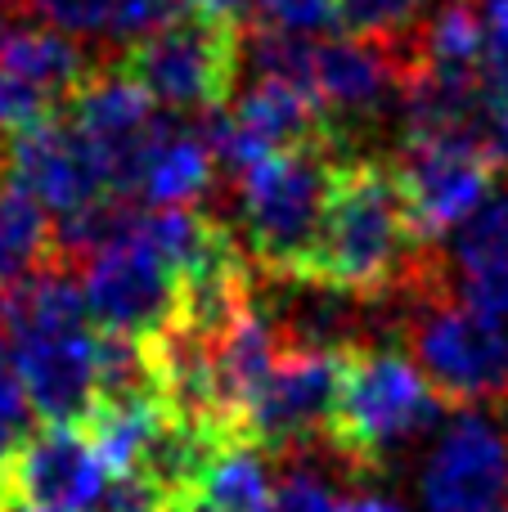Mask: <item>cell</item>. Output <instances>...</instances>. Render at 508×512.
<instances>
[{"label":"cell","instance_id":"1","mask_svg":"<svg viewBox=\"0 0 508 512\" xmlns=\"http://www.w3.org/2000/svg\"><path fill=\"white\" fill-rule=\"evenodd\" d=\"M441 252L423 248L405 221L392 162L378 153L342 158L329 221L306 283H324L356 301H401L441 270Z\"/></svg>","mask_w":508,"mask_h":512},{"label":"cell","instance_id":"2","mask_svg":"<svg viewBox=\"0 0 508 512\" xmlns=\"http://www.w3.org/2000/svg\"><path fill=\"white\" fill-rule=\"evenodd\" d=\"M9 346L36 418L81 427L95 414V324L72 270H50L9 292Z\"/></svg>","mask_w":508,"mask_h":512},{"label":"cell","instance_id":"3","mask_svg":"<svg viewBox=\"0 0 508 512\" xmlns=\"http://www.w3.org/2000/svg\"><path fill=\"white\" fill-rule=\"evenodd\" d=\"M396 306V333L441 405L459 414L486 405L508 409V319L468 306L455 292L450 265H441Z\"/></svg>","mask_w":508,"mask_h":512},{"label":"cell","instance_id":"4","mask_svg":"<svg viewBox=\"0 0 508 512\" xmlns=\"http://www.w3.org/2000/svg\"><path fill=\"white\" fill-rule=\"evenodd\" d=\"M342 153L333 144L279 149L234 180L239 243L261 279H306L329 221Z\"/></svg>","mask_w":508,"mask_h":512},{"label":"cell","instance_id":"5","mask_svg":"<svg viewBox=\"0 0 508 512\" xmlns=\"http://www.w3.org/2000/svg\"><path fill=\"white\" fill-rule=\"evenodd\" d=\"M441 396L428 387L414 360L396 346H356L342 360V387L329 423V450L356 477H378L392 468V454L405 450L441 418Z\"/></svg>","mask_w":508,"mask_h":512},{"label":"cell","instance_id":"6","mask_svg":"<svg viewBox=\"0 0 508 512\" xmlns=\"http://www.w3.org/2000/svg\"><path fill=\"white\" fill-rule=\"evenodd\" d=\"M243 36H248V23L212 18L189 5L144 41L117 50L113 63L153 104L212 117L225 113L243 72Z\"/></svg>","mask_w":508,"mask_h":512},{"label":"cell","instance_id":"7","mask_svg":"<svg viewBox=\"0 0 508 512\" xmlns=\"http://www.w3.org/2000/svg\"><path fill=\"white\" fill-rule=\"evenodd\" d=\"M387 162L401 189L405 221L423 248H437L450 230L473 221L495 198V185L504 176V162L477 135L405 140L401 153Z\"/></svg>","mask_w":508,"mask_h":512},{"label":"cell","instance_id":"8","mask_svg":"<svg viewBox=\"0 0 508 512\" xmlns=\"http://www.w3.org/2000/svg\"><path fill=\"white\" fill-rule=\"evenodd\" d=\"M63 113L81 131V140L90 144L99 171H104L108 194L140 198L149 153L158 144L162 126H167L158 122V104L108 59L86 72V81L68 95Z\"/></svg>","mask_w":508,"mask_h":512},{"label":"cell","instance_id":"9","mask_svg":"<svg viewBox=\"0 0 508 512\" xmlns=\"http://www.w3.org/2000/svg\"><path fill=\"white\" fill-rule=\"evenodd\" d=\"M347 351H284L266 391L243 418V441L266 459H302L329 441Z\"/></svg>","mask_w":508,"mask_h":512},{"label":"cell","instance_id":"10","mask_svg":"<svg viewBox=\"0 0 508 512\" xmlns=\"http://www.w3.org/2000/svg\"><path fill=\"white\" fill-rule=\"evenodd\" d=\"M81 297L99 333L153 337L180 310V274L144 243L140 221L81 265Z\"/></svg>","mask_w":508,"mask_h":512},{"label":"cell","instance_id":"11","mask_svg":"<svg viewBox=\"0 0 508 512\" xmlns=\"http://www.w3.org/2000/svg\"><path fill=\"white\" fill-rule=\"evenodd\" d=\"M0 176L9 185H18L23 194H32L45 212H59V221L86 212L99 198H113L95 153H90V144L81 140V131L68 122L63 108L23 126V131L5 135Z\"/></svg>","mask_w":508,"mask_h":512},{"label":"cell","instance_id":"12","mask_svg":"<svg viewBox=\"0 0 508 512\" xmlns=\"http://www.w3.org/2000/svg\"><path fill=\"white\" fill-rule=\"evenodd\" d=\"M108 486L86 427H36L9 459H0V499L41 512H90Z\"/></svg>","mask_w":508,"mask_h":512},{"label":"cell","instance_id":"13","mask_svg":"<svg viewBox=\"0 0 508 512\" xmlns=\"http://www.w3.org/2000/svg\"><path fill=\"white\" fill-rule=\"evenodd\" d=\"M428 512H508V432L482 409H464L441 432L423 468Z\"/></svg>","mask_w":508,"mask_h":512},{"label":"cell","instance_id":"14","mask_svg":"<svg viewBox=\"0 0 508 512\" xmlns=\"http://www.w3.org/2000/svg\"><path fill=\"white\" fill-rule=\"evenodd\" d=\"M180 9H189V0H27V14L36 23L77 41H108L122 50L171 23Z\"/></svg>","mask_w":508,"mask_h":512},{"label":"cell","instance_id":"15","mask_svg":"<svg viewBox=\"0 0 508 512\" xmlns=\"http://www.w3.org/2000/svg\"><path fill=\"white\" fill-rule=\"evenodd\" d=\"M90 68H95V59L86 54V45L45 23H18L0 36V72L14 81H27L59 108L86 81Z\"/></svg>","mask_w":508,"mask_h":512},{"label":"cell","instance_id":"16","mask_svg":"<svg viewBox=\"0 0 508 512\" xmlns=\"http://www.w3.org/2000/svg\"><path fill=\"white\" fill-rule=\"evenodd\" d=\"M50 270H68L59 256V225L32 194L0 176V297Z\"/></svg>","mask_w":508,"mask_h":512},{"label":"cell","instance_id":"17","mask_svg":"<svg viewBox=\"0 0 508 512\" xmlns=\"http://www.w3.org/2000/svg\"><path fill=\"white\" fill-rule=\"evenodd\" d=\"M216 158L207 149L203 131H180V126H162L158 144L144 167L140 198L149 212H171V207H203V198L216 185Z\"/></svg>","mask_w":508,"mask_h":512},{"label":"cell","instance_id":"18","mask_svg":"<svg viewBox=\"0 0 508 512\" xmlns=\"http://www.w3.org/2000/svg\"><path fill=\"white\" fill-rule=\"evenodd\" d=\"M270 499V463L257 445H248L243 436L225 441L212 454L207 472L198 477L194 495L185 504H176L180 512H261Z\"/></svg>","mask_w":508,"mask_h":512},{"label":"cell","instance_id":"19","mask_svg":"<svg viewBox=\"0 0 508 512\" xmlns=\"http://www.w3.org/2000/svg\"><path fill=\"white\" fill-rule=\"evenodd\" d=\"M432 9H437V0H338V18L347 36H365V41L383 45H405Z\"/></svg>","mask_w":508,"mask_h":512},{"label":"cell","instance_id":"20","mask_svg":"<svg viewBox=\"0 0 508 512\" xmlns=\"http://www.w3.org/2000/svg\"><path fill=\"white\" fill-rule=\"evenodd\" d=\"M450 256H455L459 279H464V274L504 270L508 265V194H495L473 221L459 225Z\"/></svg>","mask_w":508,"mask_h":512},{"label":"cell","instance_id":"21","mask_svg":"<svg viewBox=\"0 0 508 512\" xmlns=\"http://www.w3.org/2000/svg\"><path fill=\"white\" fill-rule=\"evenodd\" d=\"M32 432H36V409L23 391V378H18L14 346H9V306L0 297V459H9Z\"/></svg>","mask_w":508,"mask_h":512},{"label":"cell","instance_id":"22","mask_svg":"<svg viewBox=\"0 0 508 512\" xmlns=\"http://www.w3.org/2000/svg\"><path fill=\"white\" fill-rule=\"evenodd\" d=\"M252 23L275 27L288 36H324L333 27H342L338 18V0H252Z\"/></svg>","mask_w":508,"mask_h":512},{"label":"cell","instance_id":"23","mask_svg":"<svg viewBox=\"0 0 508 512\" xmlns=\"http://www.w3.org/2000/svg\"><path fill=\"white\" fill-rule=\"evenodd\" d=\"M338 499H333L329 481L315 477L311 468H293L279 486H270V499L261 512H333Z\"/></svg>","mask_w":508,"mask_h":512},{"label":"cell","instance_id":"24","mask_svg":"<svg viewBox=\"0 0 508 512\" xmlns=\"http://www.w3.org/2000/svg\"><path fill=\"white\" fill-rule=\"evenodd\" d=\"M90 512H171V499L149 472H126L108 481Z\"/></svg>","mask_w":508,"mask_h":512},{"label":"cell","instance_id":"25","mask_svg":"<svg viewBox=\"0 0 508 512\" xmlns=\"http://www.w3.org/2000/svg\"><path fill=\"white\" fill-rule=\"evenodd\" d=\"M482 140L508 167V104H500V99H491V95H486V113H482Z\"/></svg>","mask_w":508,"mask_h":512},{"label":"cell","instance_id":"26","mask_svg":"<svg viewBox=\"0 0 508 512\" xmlns=\"http://www.w3.org/2000/svg\"><path fill=\"white\" fill-rule=\"evenodd\" d=\"M194 9H203V14L212 18H230V23H252V0H189Z\"/></svg>","mask_w":508,"mask_h":512},{"label":"cell","instance_id":"27","mask_svg":"<svg viewBox=\"0 0 508 512\" xmlns=\"http://www.w3.org/2000/svg\"><path fill=\"white\" fill-rule=\"evenodd\" d=\"M333 512H405V508L392 504V499H378V495H356V499H342Z\"/></svg>","mask_w":508,"mask_h":512},{"label":"cell","instance_id":"28","mask_svg":"<svg viewBox=\"0 0 508 512\" xmlns=\"http://www.w3.org/2000/svg\"><path fill=\"white\" fill-rule=\"evenodd\" d=\"M23 14H27V0H0V36L23 23Z\"/></svg>","mask_w":508,"mask_h":512},{"label":"cell","instance_id":"29","mask_svg":"<svg viewBox=\"0 0 508 512\" xmlns=\"http://www.w3.org/2000/svg\"><path fill=\"white\" fill-rule=\"evenodd\" d=\"M473 5L482 9V18H486V14H504V9H508V0H473Z\"/></svg>","mask_w":508,"mask_h":512},{"label":"cell","instance_id":"30","mask_svg":"<svg viewBox=\"0 0 508 512\" xmlns=\"http://www.w3.org/2000/svg\"><path fill=\"white\" fill-rule=\"evenodd\" d=\"M0 512H41V508H23V504H5V499H0Z\"/></svg>","mask_w":508,"mask_h":512}]
</instances>
